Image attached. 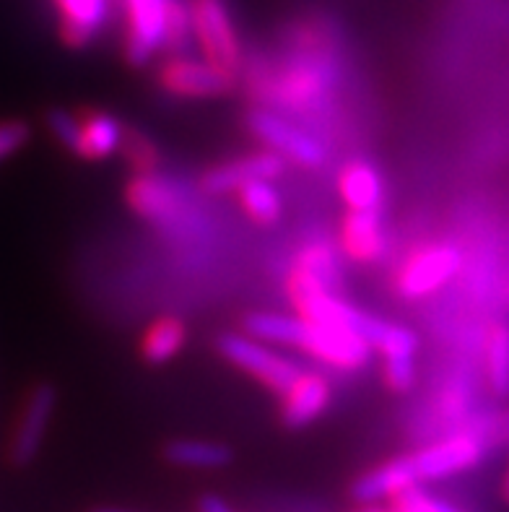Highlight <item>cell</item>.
I'll return each instance as SVG.
<instances>
[{"label": "cell", "mask_w": 509, "mask_h": 512, "mask_svg": "<svg viewBox=\"0 0 509 512\" xmlns=\"http://www.w3.org/2000/svg\"><path fill=\"white\" fill-rule=\"evenodd\" d=\"M484 453V435H478L473 429H463V432L432 442L416 453L400 455V458L372 468L354 481L351 494L359 505L395 500L398 494L421 487L426 481H439L452 474H460V471H468L484 458Z\"/></svg>", "instance_id": "cell-1"}, {"label": "cell", "mask_w": 509, "mask_h": 512, "mask_svg": "<svg viewBox=\"0 0 509 512\" xmlns=\"http://www.w3.org/2000/svg\"><path fill=\"white\" fill-rule=\"evenodd\" d=\"M245 333L265 344L297 346L333 370L354 372L367 367L374 349L361 333L346 325L310 323L299 315L252 312L245 318Z\"/></svg>", "instance_id": "cell-2"}, {"label": "cell", "mask_w": 509, "mask_h": 512, "mask_svg": "<svg viewBox=\"0 0 509 512\" xmlns=\"http://www.w3.org/2000/svg\"><path fill=\"white\" fill-rule=\"evenodd\" d=\"M45 120L52 136L84 162L110 159L120 151V143H123V123L110 112L50 110Z\"/></svg>", "instance_id": "cell-3"}, {"label": "cell", "mask_w": 509, "mask_h": 512, "mask_svg": "<svg viewBox=\"0 0 509 512\" xmlns=\"http://www.w3.org/2000/svg\"><path fill=\"white\" fill-rule=\"evenodd\" d=\"M190 29L200 55L226 76H237L242 65V42L224 0H190Z\"/></svg>", "instance_id": "cell-4"}, {"label": "cell", "mask_w": 509, "mask_h": 512, "mask_svg": "<svg viewBox=\"0 0 509 512\" xmlns=\"http://www.w3.org/2000/svg\"><path fill=\"white\" fill-rule=\"evenodd\" d=\"M221 357L229 364L239 367L242 372H247L250 377H255L258 383H263L265 388L273 390V393H284L302 370L297 364L286 359L284 354L273 351L265 341L247 336V333H224L216 344Z\"/></svg>", "instance_id": "cell-5"}, {"label": "cell", "mask_w": 509, "mask_h": 512, "mask_svg": "<svg viewBox=\"0 0 509 512\" xmlns=\"http://www.w3.org/2000/svg\"><path fill=\"white\" fill-rule=\"evenodd\" d=\"M55 406H58V390L50 383H39L29 390L13 422L11 440H8V461L16 468L29 466L37 458L50 429Z\"/></svg>", "instance_id": "cell-6"}, {"label": "cell", "mask_w": 509, "mask_h": 512, "mask_svg": "<svg viewBox=\"0 0 509 512\" xmlns=\"http://www.w3.org/2000/svg\"><path fill=\"white\" fill-rule=\"evenodd\" d=\"M460 271V250L458 247L439 242L413 250L400 271L395 273V289L406 299H419L434 294L437 289Z\"/></svg>", "instance_id": "cell-7"}, {"label": "cell", "mask_w": 509, "mask_h": 512, "mask_svg": "<svg viewBox=\"0 0 509 512\" xmlns=\"http://www.w3.org/2000/svg\"><path fill=\"white\" fill-rule=\"evenodd\" d=\"M172 0H123L125 58L130 65H146L164 47Z\"/></svg>", "instance_id": "cell-8"}, {"label": "cell", "mask_w": 509, "mask_h": 512, "mask_svg": "<svg viewBox=\"0 0 509 512\" xmlns=\"http://www.w3.org/2000/svg\"><path fill=\"white\" fill-rule=\"evenodd\" d=\"M156 81L167 94L182 99H213L232 89L234 78L213 68L206 60L174 55L159 65Z\"/></svg>", "instance_id": "cell-9"}, {"label": "cell", "mask_w": 509, "mask_h": 512, "mask_svg": "<svg viewBox=\"0 0 509 512\" xmlns=\"http://www.w3.org/2000/svg\"><path fill=\"white\" fill-rule=\"evenodd\" d=\"M247 128L252 136H258L260 141L278 156L291 159V162L302 164V167H320L325 162L323 143L315 141L310 133H304L297 125L286 123L278 115L268 110H252L247 117Z\"/></svg>", "instance_id": "cell-10"}, {"label": "cell", "mask_w": 509, "mask_h": 512, "mask_svg": "<svg viewBox=\"0 0 509 512\" xmlns=\"http://www.w3.org/2000/svg\"><path fill=\"white\" fill-rule=\"evenodd\" d=\"M286 159L276 151H255V154L239 156L234 162H224L203 172L200 190L208 195H229L237 193L242 185L252 180H276L284 175Z\"/></svg>", "instance_id": "cell-11"}, {"label": "cell", "mask_w": 509, "mask_h": 512, "mask_svg": "<svg viewBox=\"0 0 509 512\" xmlns=\"http://www.w3.org/2000/svg\"><path fill=\"white\" fill-rule=\"evenodd\" d=\"M125 201H128L133 214L146 221H154L159 227H167L169 221L177 219L182 211L180 190L159 172L133 177L125 188Z\"/></svg>", "instance_id": "cell-12"}, {"label": "cell", "mask_w": 509, "mask_h": 512, "mask_svg": "<svg viewBox=\"0 0 509 512\" xmlns=\"http://www.w3.org/2000/svg\"><path fill=\"white\" fill-rule=\"evenodd\" d=\"M333 390L320 372H299L297 380L281 393V422L289 429H302L325 414Z\"/></svg>", "instance_id": "cell-13"}, {"label": "cell", "mask_w": 509, "mask_h": 512, "mask_svg": "<svg viewBox=\"0 0 509 512\" xmlns=\"http://www.w3.org/2000/svg\"><path fill=\"white\" fill-rule=\"evenodd\" d=\"M58 11L60 39L73 50L91 45L110 16V0H52Z\"/></svg>", "instance_id": "cell-14"}, {"label": "cell", "mask_w": 509, "mask_h": 512, "mask_svg": "<svg viewBox=\"0 0 509 512\" xmlns=\"http://www.w3.org/2000/svg\"><path fill=\"white\" fill-rule=\"evenodd\" d=\"M341 250L354 263H374L385 253V232H382L377 211H348L341 224Z\"/></svg>", "instance_id": "cell-15"}, {"label": "cell", "mask_w": 509, "mask_h": 512, "mask_svg": "<svg viewBox=\"0 0 509 512\" xmlns=\"http://www.w3.org/2000/svg\"><path fill=\"white\" fill-rule=\"evenodd\" d=\"M338 193L348 211H377L385 198V185L369 162H348L338 175Z\"/></svg>", "instance_id": "cell-16"}, {"label": "cell", "mask_w": 509, "mask_h": 512, "mask_svg": "<svg viewBox=\"0 0 509 512\" xmlns=\"http://www.w3.org/2000/svg\"><path fill=\"white\" fill-rule=\"evenodd\" d=\"M187 341V325L182 318L174 315H162L143 331L141 336V357L149 364H167L172 362Z\"/></svg>", "instance_id": "cell-17"}, {"label": "cell", "mask_w": 509, "mask_h": 512, "mask_svg": "<svg viewBox=\"0 0 509 512\" xmlns=\"http://www.w3.org/2000/svg\"><path fill=\"white\" fill-rule=\"evenodd\" d=\"M164 458L172 466L213 471V468H224L232 463V448L213 440H172L164 448Z\"/></svg>", "instance_id": "cell-18"}, {"label": "cell", "mask_w": 509, "mask_h": 512, "mask_svg": "<svg viewBox=\"0 0 509 512\" xmlns=\"http://www.w3.org/2000/svg\"><path fill=\"white\" fill-rule=\"evenodd\" d=\"M239 206L260 227H273L284 216V198L276 190L273 180H252L237 190Z\"/></svg>", "instance_id": "cell-19"}, {"label": "cell", "mask_w": 509, "mask_h": 512, "mask_svg": "<svg viewBox=\"0 0 509 512\" xmlns=\"http://www.w3.org/2000/svg\"><path fill=\"white\" fill-rule=\"evenodd\" d=\"M328 84V76H325L320 68L297 65V68H291V71L281 78V84H278V102L307 104L312 102V97H323Z\"/></svg>", "instance_id": "cell-20"}, {"label": "cell", "mask_w": 509, "mask_h": 512, "mask_svg": "<svg viewBox=\"0 0 509 512\" xmlns=\"http://www.w3.org/2000/svg\"><path fill=\"white\" fill-rule=\"evenodd\" d=\"M486 377L497 396H509V328L497 325L486 341Z\"/></svg>", "instance_id": "cell-21"}, {"label": "cell", "mask_w": 509, "mask_h": 512, "mask_svg": "<svg viewBox=\"0 0 509 512\" xmlns=\"http://www.w3.org/2000/svg\"><path fill=\"white\" fill-rule=\"evenodd\" d=\"M120 154L128 159V164L133 167L136 175H151V172H159V164H162L159 146H156L146 133H141V130L136 128H128L123 133Z\"/></svg>", "instance_id": "cell-22"}, {"label": "cell", "mask_w": 509, "mask_h": 512, "mask_svg": "<svg viewBox=\"0 0 509 512\" xmlns=\"http://www.w3.org/2000/svg\"><path fill=\"white\" fill-rule=\"evenodd\" d=\"M374 351H380L382 359H413L419 351V336L411 328L387 323Z\"/></svg>", "instance_id": "cell-23"}, {"label": "cell", "mask_w": 509, "mask_h": 512, "mask_svg": "<svg viewBox=\"0 0 509 512\" xmlns=\"http://www.w3.org/2000/svg\"><path fill=\"white\" fill-rule=\"evenodd\" d=\"M193 37V29H190V11H187V3L182 0H172L167 16V34H164V47L169 50H180L187 45V39Z\"/></svg>", "instance_id": "cell-24"}, {"label": "cell", "mask_w": 509, "mask_h": 512, "mask_svg": "<svg viewBox=\"0 0 509 512\" xmlns=\"http://www.w3.org/2000/svg\"><path fill=\"white\" fill-rule=\"evenodd\" d=\"M32 130L24 120H0V164L11 159L13 154H19L29 143Z\"/></svg>", "instance_id": "cell-25"}, {"label": "cell", "mask_w": 509, "mask_h": 512, "mask_svg": "<svg viewBox=\"0 0 509 512\" xmlns=\"http://www.w3.org/2000/svg\"><path fill=\"white\" fill-rule=\"evenodd\" d=\"M382 380L393 393H408L416 385V364L413 359H385Z\"/></svg>", "instance_id": "cell-26"}, {"label": "cell", "mask_w": 509, "mask_h": 512, "mask_svg": "<svg viewBox=\"0 0 509 512\" xmlns=\"http://www.w3.org/2000/svg\"><path fill=\"white\" fill-rule=\"evenodd\" d=\"M390 512H437L434 510V497L421 492L419 487L395 497V507Z\"/></svg>", "instance_id": "cell-27"}, {"label": "cell", "mask_w": 509, "mask_h": 512, "mask_svg": "<svg viewBox=\"0 0 509 512\" xmlns=\"http://www.w3.org/2000/svg\"><path fill=\"white\" fill-rule=\"evenodd\" d=\"M198 512H232V507L226 505L221 497H216V494H206V497L198 502Z\"/></svg>", "instance_id": "cell-28"}, {"label": "cell", "mask_w": 509, "mask_h": 512, "mask_svg": "<svg viewBox=\"0 0 509 512\" xmlns=\"http://www.w3.org/2000/svg\"><path fill=\"white\" fill-rule=\"evenodd\" d=\"M434 510L437 512H460L458 507H452L450 502H445V500H434Z\"/></svg>", "instance_id": "cell-29"}, {"label": "cell", "mask_w": 509, "mask_h": 512, "mask_svg": "<svg viewBox=\"0 0 509 512\" xmlns=\"http://www.w3.org/2000/svg\"><path fill=\"white\" fill-rule=\"evenodd\" d=\"M354 512H385V510H382L380 505H361L359 510H354Z\"/></svg>", "instance_id": "cell-30"}, {"label": "cell", "mask_w": 509, "mask_h": 512, "mask_svg": "<svg viewBox=\"0 0 509 512\" xmlns=\"http://www.w3.org/2000/svg\"><path fill=\"white\" fill-rule=\"evenodd\" d=\"M91 512H133V510H123V507H97V510Z\"/></svg>", "instance_id": "cell-31"}, {"label": "cell", "mask_w": 509, "mask_h": 512, "mask_svg": "<svg viewBox=\"0 0 509 512\" xmlns=\"http://www.w3.org/2000/svg\"><path fill=\"white\" fill-rule=\"evenodd\" d=\"M502 492H504V500L509 502V474H507V479H504V487H502Z\"/></svg>", "instance_id": "cell-32"}]
</instances>
